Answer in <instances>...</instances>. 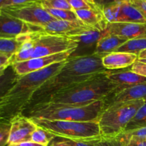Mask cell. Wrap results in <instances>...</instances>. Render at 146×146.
<instances>
[{
	"label": "cell",
	"mask_w": 146,
	"mask_h": 146,
	"mask_svg": "<svg viewBox=\"0 0 146 146\" xmlns=\"http://www.w3.org/2000/svg\"><path fill=\"white\" fill-rule=\"evenodd\" d=\"M110 71L103 66L102 58L95 54L68 58L61 70L34 93L27 110L46 104L56 93Z\"/></svg>",
	"instance_id": "obj_1"
},
{
	"label": "cell",
	"mask_w": 146,
	"mask_h": 146,
	"mask_svg": "<svg viewBox=\"0 0 146 146\" xmlns=\"http://www.w3.org/2000/svg\"><path fill=\"white\" fill-rule=\"evenodd\" d=\"M66 61L53 64L40 71L20 76L15 84L0 100V121L10 122L27 109L34 93L56 75Z\"/></svg>",
	"instance_id": "obj_2"
},
{
	"label": "cell",
	"mask_w": 146,
	"mask_h": 146,
	"mask_svg": "<svg viewBox=\"0 0 146 146\" xmlns=\"http://www.w3.org/2000/svg\"><path fill=\"white\" fill-rule=\"evenodd\" d=\"M104 109V100L84 106L46 103L35 106L22 114L30 118L88 122L98 121Z\"/></svg>",
	"instance_id": "obj_3"
},
{
	"label": "cell",
	"mask_w": 146,
	"mask_h": 146,
	"mask_svg": "<svg viewBox=\"0 0 146 146\" xmlns=\"http://www.w3.org/2000/svg\"><path fill=\"white\" fill-rule=\"evenodd\" d=\"M111 71L98 75L71 88L56 93L46 103L84 106L103 101L116 88V86L107 76Z\"/></svg>",
	"instance_id": "obj_4"
},
{
	"label": "cell",
	"mask_w": 146,
	"mask_h": 146,
	"mask_svg": "<svg viewBox=\"0 0 146 146\" xmlns=\"http://www.w3.org/2000/svg\"><path fill=\"white\" fill-rule=\"evenodd\" d=\"M38 127L55 137L74 141H96L102 138L98 121L77 122L31 118Z\"/></svg>",
	"instance_id": "obj_5"
},
{
	"label": "cell",
	"mask_w": 146,
	"mask_h": 146,
	"mask_svg": "<svg viewBox=\"0 0 146 146\" xmlns=\"http://www.w3.org/2000/svg\"><path fill=\"white\" fill-rule=\"evenodd\" d=\"M145 101L138 100L121 103L104 110L98 120L102 138H115L122 134Z\"/></svg>",
	"instance_id": "obj_6"
},
{
	"label": "cell",
	"mask_w": 146,
	"mask_h": 146,
	"mask_svg": "<svg viewBox=\"0 0 146 146\" xmlns=\"http://www.w3.org/2000/svg\"><path fill=\"white\" fill-rule=\"evenodd\" d=\"M31 59L76 50L78 46V43L68 37L44 32L31 34Z\"/></svg>",
	"instance_id": "obj_7"
},
{
	"label": "cell",
	"mask_w": 146,
	"mask_h": 146,
	"mask_svg": "<svg viewBox=\"0 0 146 146\" xmlns=\"http://www.w3.org/2000/svg\"><path fill=\"white\" fill-rule=\"evenodd\" d=\"M2 11L27 24L39 27H44L49 22L56 20L44 8L38 0H32L31 3L26 5L6 8L2 9Z\"/></svg>",
	"instance_id": "obj_8"
},
{
	"label": "cell",
	"mask_w": 146,
	"mask_h": 146,
	"mask_svg": "<svg viewBox=\"0 0 146 146\" xmlns=\"http://www.w3.org/2000/svg\"><path fill=\"white\" fill-rule=\"evenodd\" d=\"M43 32L41 27L27 24L2 10L0 11V38H17L21 36Z\"/></svg>",
	"instance_id": "obj_9"
},
{
	"label": "cell",
	"mask_w": 146,
	"mask_h": 146,
	"mask_svg": "<svg viewBox=\"0 0 146 146\" xmlns=\"http://www.w3.org/2000/svg\"><path fill=\"white\" fill-rule=\"evenodd\" d=\"M106 28L103 27L91 28L78 35L68 37L78 43V46L69 58L94 55L98 41L108 33Z\"/></svg>",
	"instance_id": "obj_10"
},
{
	"label": "cell",
	"mask_w": 146,
	"mask_h": 146,
	"mask_svg": "<svg viewBox=\"0 0 146 146\" xmlns=\"http://www.w3.org/2000/svg\"><path fill=\"white\" fill-rule=\"evenodd\" d=\"M75 50H71L48 56L38 57V58H31L28 61L14 63L11 64L14 71L18 76H24L30 73L40 71L44 68H47L53 64H58L62 61H67Z\"/></svg>",
	"instance_id": "obj_11"
},
{
	"label": "cell",
	"mask_w": 146,
	"mask_h": 146,
	"mask_svg": "<svg viewBox=\"0 0 146 146\" xmlns=\"http://www.w3.org/2000/svg\"><path fill=\"white\" fill-rule=\"evenodd\" d=\"M8 145H14L25 141H31V137L37 125L32 119L24 114L17 115L10 121Z\"/></svg>",
	"instance_id": "obj_12"
},
{
	"label": "cell",
	"mask_w": 146,
	"mask_h": 146,
	"mask_svg": "<svg viewBox=\"0 0 146 146\" xmlns=\"http://www.w3.org/2000/svg\"><path fill=\"white\" fill-rule=\"evenodd\" d=\"M138 100H146V84L134 86L121 91L113 90L104 100V110L115 104Z\"/></svg>",
	"instance_id": "obj_13"
},
{
	"label": "cell",
	"mask_w": 146,
	"mask_h": 146,
	"mask_svg": "<svg viewBox=\"0 0 146 146\" xmlns=\"http://www.w3.org/2000/svg\"><path fill=\"white\" fill-rule=\"evenodd\" d=\"M41 28L44 33L66 37L78 35L91 29L86 27L80 20L71 21L57 19L49 22Z\"/></svg>",
	"instance_id": "obj_14"
},
{
	"label": "cell",
	"mask_w": 146,
	"mask_h": 146,
	"mask_svg": "<svg viewBox=\"0 0 146 146\" xmlns=\"http://www.w3.org/2000/svg\"><path fill=\"white\" fill-rule=\"evenodd\" d=\"M106 31L108 34L122 37L127 40L144 38L146 37V24L114 22L108 24Z\"/></svg>",
	"instance_id": "obj_15"
},
{
	"label": "cell",
	"mask_w": 146,
	"mask_h": 146,
	"mask_svg": "<svg viewBox=\"0 0 146 146\" xmlns=\"http://www.w3.org/2000/svg\"><path fill=\"white\" fill-rule=\"evenodd\" d=\"M107 76L113 84L116 86V88H115L116 91H121L134 86L146 84L145 77L138 75L131 70L115 72L112 71Z\"/></svg>",
	"instance_id": "obj_16"
},
{
	"label": "cell",
	"mask_w": 146,
	"mask_h": 146,
	"mask_svg": "<svg viewBox=\"0 0 146 146\" xmlns=\"http://www.w3.org/2000/svg\"><path fill=\"white\" fill-rule=\"evenodd\" d=\"M138 59V56L135 54L115 51L103 57L102 64L108 71H115L131 67Z\"/></svg>",
	"instance_id": "obj_17"
},
{
	"label": "cell",
	"mask_w": 146,
	"mask_h": 146,
	"mask_svg": "<svg viewBox=\"0 0 146 146\" xmlns=\"http://www.w3.org/2000/svg\"><path fill=\"white\" fill-rule=\"evenodd\" d=\"M127 41L128 40L122 37L107 33L98 41L95 51V55L99 56L103 58L108 54L116 51V50Z\"/></svg>",
	"instance_id": "obj_18"
},
{
	"label": "cell",
	"mask_w": 146,
	"mask_h": 146,
	"mask_svg": "<svg viewBox=\"0 0 146 146\" xmlns=\"http://www.w3.org/2000/svg\"><path fill=\"white\" fill-rule=\"evenodd\" d=\"M78 19L89 28L107 27L108 22L106 21L101 9H91L75 11Z\"/></svg>",
	"instance_id": "obj_19"
},
{
	"label": "cell",
	"mask_w": 146,
	"mask_h": 146,
	"mask_svg": "<svg viewBox=\"0 0 146 146\" xmlns=\"http://www.w3.org/2000/svg\"><path fill=\"white\" fill-rule=\"evenodd\" d=\"M117 22L146 24V19L131 0H121V11Z\"/></svg>",
	"instance_id": "obj_20"
},
{
	"label": "cell",
	"mask_w": 146,
	"mask_h": 146,
	"mask_svg": "<svg viewBox=\"0 0 146 146\" xmlns=\"http://www.w3.org/2000/svg\"><path fill=\"white\" fill-rule=\"evenodd\" d=\"M27 35L21 36L17 38H0V54H7L13 56L21 47Z\"/></svg>",
	"instance_id": "obj_21"
},
{
	"label": "cell",
	"mask_w": 146,
	"mask_h": 146,
	"mask_svg": "<svg viewBox=\"0 0 146 146\" xmlns=\"http://www.w3.org/2000/svg\"><path fill=\"white\" fill-rule=\"evenodd\" d=\"M146 50V37L128 40L119 48L118 52H125L139 56V54Z\"/></svg>",
	"instance_id": "obj_22"
},
{
	"label": "cell",
	"mask_w": 146,
	"mask_h": 146,
	"mask_svg": "<svg viewBox=\"0 0 146 146\" xmlns=\"http://www.w3.org/2000/svg\"><path fill=\"white\" fill-rule=\"evenodd\" d=\"M19 76L16 74L11 65L9 66L4 74L0 76V100L15 84Z\"/></svg>",
	"instance_id": "obj_23"
},
{
	"label": "cell",
	"mask_w": 146,
	"mask_h": 146,
	"mask_svg": "<svg viewBox=\"0 0 146 146\" xmlns=\"http://www.w3.org/2000/svg\"><path fill=\"white\" fill-rule=\"evenodd\" d=\"M121 0L110 1L106 3L105 4H102L103 14L108 24L117 22V19L121 11Z\"/></svg>",
	"instance_id": "obj_24"
},
{
	"label": "cell",
	"mask_w": 146,
	"mask_h": 146,
	"mask_svg": "<svg viewBox=\"0 0 146 146\" xmlns=\"http://www.w3.org/2000/svg\"><path fill=\"white\" fill-rule=\"evenodd\" d=\"M144 127H146V100L143 105L137 111L135 116L128 124L124 132L134 131Z\"/></svg>",
	"instance_id": "obj_25"
},
{
	"label": "cell",
	"mask_w": 146,
	"mask_h": 146,
	"mask_svg": "<svg viewBox=\"0 0 146 146\" xmlns=\"http://www.w3.org/2000/svg\"><path fill=\"white\" fill-rule=\"evenodd\" d=\"M56 138L54 135L50 133L41 127L37 126L36 129L34 131L31 137V141L40 144V145L48 146L51 141Z\"/></svg>",
	"instance_id": "obj_26"
},
{
	"label": "cell",
	"mask_w": 146,
	"mask_h": 146,
	"mask_svg": "<svg viewBox=\"0 0 146 146\" xmlns=\"http://www.w3.org/2000/svg\"><path fill=\"white\" fill-rule=\"evenodd\" d=\"M46 10L57 20L71 21H76L79 20L75 11L54 9H46Z\"/></svg>",
	"instance_id": "obj_27"
},
{
	"label": "cell",
	"mask_w": 146,
	"mask_h": 146,
	"mask_svg": "<svg viewBox=\"0 0 146 146\" xmlns=\"http://www.w3.org/2000/svg\"><path fill=\"white\" fill-rule=\"evenodd\" d=\"M74 11L91 9H101L102 4L92 0H68Z\"/></svg>",
	"instance_id": "obj_28"
},
{
	"label": "cell",
	"mask_w": 146,
	"mask_h": 146,
	"mask_svg": "<svg viewBox=\"0 0 146 146\" xmlns=\"http://www.w3.org/2000/svg\"><path fill=\"white\" fill-rule=\"evenodd\" d=\"M39 1L44 9L74 11L68 0H41Z\"/></svg>",
	"instance_id": "obj_29"
},
{
	"label": "cell",
	"mask_w": 146,
	"mask_h": 146,
	"mask_svg": "<svg viewBox=\"0 0 146 146\" xmlns=\"http://www.w3.org/2000/svg\"><path fill=\"white\" fill-rule=\"evenodd\" d=\"M95 146H123L124 141L121 135L115 138H101L94 142Z\"/></svg>",
	"instance_id": "obj_30"
},
{
	"label": "cell",
	"mask_w": 146,
	"mask_h": 146,
	"mask_svg": "<svg viewBox=\"0 0 146 146\" xmlns=\"http://www.w3.org/2000/svg\"><path fill=\"white\" fill-rule=\"evenodd\" d=\"M11 124L10 122H0V146L8 145Z\"/></svg>",
	"instance_id": "obj_31"
},
{
	"label": "cell",
	"mask_w": 146,
	"mask_h": 146,
	"mask_svg": "<svg viewBox=\"0 0 146 146\" xmlns=\"http://www.w3.org/2000/svg\"><path fill=\"white\" fill-rule=\"evenodd\" d=\"M120 135L122 137L124 141L123 146H146V138L135 136L126 138L122 134Z\"/></svg>",
	"instance_id": "obj_32"
},
{
	"label": "cell",
	"mask_w": 146,
	"mask_h": 146,
	"mask_svg": "<svg viewBox=\"0 0 146 146\" xmlns=\"http://www.w3.org/2000/svg\"><path fill=\"white\" fill-rule=\"evenodd\" d=\"M131 70L133 72L135 73V74H138L140 76L145 77L146 78V63L141 62V61H138L135 63H134L132 66H131Z\"/></svg>",
	"instance_id": "obj_33"
},
{
	"label": "cell",
	"mask_w": 146,
	"mask_h": 146,
	"mask_svg": "<svg viewBox=\"0 0 146 146\" xmlns=\"http://www.w3.org/2000/svg\"><path fill=\"white\" fill-rule=\"evenodd\" d=\"M123 136L126 137V138H129V137L135 136L139 137V138H146V127L144 128H139V129L134 130V131H125L122 133Z\"/></svg>",
	"instance_id": "obj_34"
},
{
	"label": "cell",
	"mask_w": 146,
	"mask_h": 146,
	"mask_svg": "<svg viewBox=\"0 0 146 146\" xmlns=\"http://www.w3.org/2000/svg\"><path fill=\"white\" fill-rule=\"evenodd\" d=\"M131 1L146 19V0H131Z\"/></svg>",
	"instance_id": "obj_35"
},
{
	"label": "cell",
	"mask_w": 146,
	"mask_h": 146,
	"mask_svg": "<svg viewBox=\"0 0 146 146\" xmlns=\"http://www.w3.org/2000/svg\"><path fill=\"white\" fill-rule=\"evenodd\" d=\"M11 56L0 54V68L10 66L11 65Z\"/></svg>",
	"instance_id": "obj_36"
},
{
	"label": "cell",
	"mask_w": 146,
	"mask_h": 146,
	"mask_svg": "<svg viewBox=\"0 0 146 146\" xmlns=\"http://www.w3.org/2000/svg\"><path fill=\"white\" fill-rule=\"evenodd\" d=\"M66 141L67 143H69L71 146H95L94 145V142H95V141L85 142V141H69V140H66Z\"/></svg>",
	"instance_id": "obj_37"
},
{
	"label": "cell",
	"mask_w": 146,
	"mask_h": 146,
	"mask_svg": "<svg viewBox=\"0 0 146 146\" xmlns=\"http://www.w3.org/2000/svg\"><path fill=\"white\" fill-rule=\"evenodd\" d=\"M11 146H46V145H40V144L32 142V141H25V142L21 143H19V144H17V145H11Z\"/></svg>",
	"instance_id": "obj_38"
},
{
	"label": "cell",
	"mask_w": 146,
	"mask_h": 146,
	"mask_svg": "<svg viewBox=\"0 0 146 146\" xmlns=\"http://www.w3.org/2000/svg\"><path fill=\"white\" fill-rule=\"evenodd\" d=\"M49 146H71L69 143H67L66 140H63L61 141H54L51 143Z\"/></svg>",
	"instance_id": "obj_39"
},
{
	"label": "cell",
	"mask_w": 146,
	"mask_h": 146,
	"mask_svg": "<svg viewBox=\"0 0 146 146\" xmlns=\"http://www.w3.org/2000/svg\"><path fill=\"white\" fill-rule=\"evenodd\" d=\"M9 0H0V10H2L8 7Z\"/></svg>",
	"instance_id": "obj_40"
},
{
	"label": "cell",
	"mask_w": 146,
	"mask_h": 146,
	"mask_svg": "<svg viewBox=\"0 0 146 146\" xmlns=\"http://www.w3.org/2000/svg\"><path fill=\"white\" fill-rule=\"evenodd\" d=\"M138 59H146V50L141 52L138 56Z\"/></svg>",
	"instance_id": "obj_41"
},
{
	"label": "cell",
	"mask_w": 146,
	"mask_h": 146,
	"mask_svg": "<svg viewBox=\"0 0 146 146\" xmlns=\"http://www.w3.org/2000/svg\"><path fill=\"white\" fill-rule=\"evenodd\" d=\"M7 68L8 67H1V68H0V76L4 74V72H5Z\"/></svg>",
	"instance_id": "obj_42"
},
{
	"label": "cell",
	"mask_w": 146,
	"mask_h": 146,
	"mask_svg": "<svg viewBox=\"0 0 146 146\" xmlns=\"http://www.w3.org/2000/svg\"><path fill=\"white\" fill-rule=\"evenodd\" d=\"M138 61H141V62H144V63H146V59H138Z\"/></svg>",
	"instance_id": "obj_43"
},
{
	"label": "cell",
	"mask_w": 146,
	"mask_h": 146,
	"mask_svg": "<svg viewBox=\"0 0 146 146\" xmlns=\"http://www.w3.org/2000/svg\"><path fill=\"white\" fill-rule=\"evenodd\" d=\"M6 146H11V145H6Z\"/></svg>",
	"instance_id": "obj_44"
}]
</instances>
